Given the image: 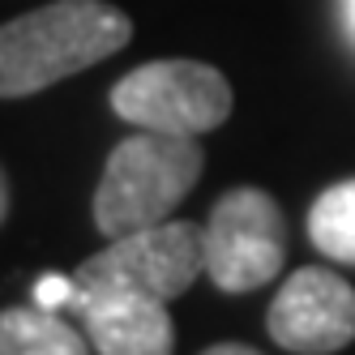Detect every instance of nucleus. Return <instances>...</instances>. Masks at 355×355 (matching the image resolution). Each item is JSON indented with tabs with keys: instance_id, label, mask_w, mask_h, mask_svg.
Masks as SVG:
<instances>
[{
	"instance_id": "9",
	"label": "nucleus",
	"mask_w": 355,
	"mask_h": 355,
	"mask_svg": "<svg viewBox=\"0 0 355 355\" xmlns=\"http://www.w3.org/2000/svg\"><path fill=\"white\" fill-rule=\"evenodd\" d=\"M309 240L329 261L355 266V180L329 184L309 210Z\"/></svg>"
},
{
	"instance_id": "1",
	"label": "nucleus",
	"mask_w": 355,
	"mask_h": 355,
	"mask_svg": "<svg viewBox=\"0 0 355 355\" xmlns=\"http://www.w3.org/2000/svg\"><path fill=\"white\" fill-rule=\"evenodd\" d=\"M133 39L129 13L107 0H52L0 26V98H26L116 56Z\"/></svg>"
},
{
	"instance_id": "8",
	"label": "nucleus",
	"mask_w": 355,
	"mask_h": 355,
	"mask_svg": "<svg viewBox=\"0 0 355 355\" xmlns=\"http://www.w3.org/2000/svg\"><path fill=\"white\" fill-rule=\"evenodd\" d=\"M0 355H86V338L64 317H56V309H5Z\"/></svg>"
},
{
	"instance_id": "6",
	"label": "nucleus",
	"mask_w": 355,
	"mask_h": 355,
	"mask_svg": "<svg viewBox=\"0 0 355 355\" xmlns=\"http://www.w3.org/2000/svg\"><path fill=\"white\" fill-rule=\"evenodd\" d=\"M270 338L295 355H334L355 343V287L325 266H300L266 313Z\"/></svg>"
},
{
	"instance_id": "5",
	"label": "nucleus",
	"mask_w": 355,
	"mask_h": 355,
	"mask_svg": "<svg viewBox=\"0 0 355 355\" xmlns=\"http://www.w3.org/2000/svg\"><path fill=\"white\" fill-rule=\"evenodd\" d=\"M201 236H206V274L227 295L266 287L287 261V218L266 189L223 193Z\"/></svg>"
},
{
	"instance_id": "13",
	"label": "nucleus",
	"mask_w": 355,
	"mask_h": 355,
	"mask_svg": "<svg viewBox=\"0 0 355 355\" xmlns=\"http://www.w3.org/2000/svg\"><path fill=\"white\" fill-rule=\"evenodd\" d=\"M347 21H351V35H355V0H347Z\"/></svg>"
},
{
	"instance_id": "3",
	"label": "nucleus",
	"mask_w": 355,
	"mask_h": 355,
	"mask_svg": "<svg viewBox=\"0 0 355 355\" xmlns=\"http://www.w3.org/2000/svg\"><path fill=\"white\" fill-rule=\"evenodd\" d=\"M112 112L150 133L201 137L232 116V82L201 60H150L112 86Z\"/></svg>"
},
{
	"instance_id": "7",
	"label": "nucleus",
	"mask_w": 355,
	"mask_h": 355,
	"mask_svg": "<svg viewBox=\"0 0 355 355\" xmlns=\"http://www.w3.org/2000/svg\"><path fill=\"white\" fill-rule=\"evenodd\" d=\"M73 309L86 321V338L98 355H171L175 329L167 300L141 291H73Z\"/></svg>"
},
{
	"instance_id": "4",
	"label": "nucleus",
	"mask_w": 355,
	"mask_h": 355,
	"mask_svg": "<svg viewBox=\"0 0 355 355\" xmlns=\"http://www.w3.org/2000/svg\"><path fill=\"white\" fill-rule=\"evenodd\" d=\"M206 274V236L197 223H155L116 236L103 252L73 270V291H141L155 300L184 295Z\"/></svg>"
},
{
	"instance_id": "12",
	"label": "nucleus",
	"mask_w": 355,
	"mask_h": 355,
	"mask_svg": "<svg viewBox=\"0 0 355 355\" xmlns=\"http://www.w3.org/2000/svg\"><path fill=\"white\" fill-rule=\"evenodd\" d=\"M9 218V180H5V171H0V223Z\"/></svg>"
},
{
	"instance_id": "10",
	"label": "nucleus",
	"mask_w": 355,
	"mask_h": 355,
	"mask_svg": "<svg viewBox=\"0 0 355 355\" xmlns=\"http://www.w3.org/2000/svg\"><path fill=\"white\" fill-rule=\"evenodd\" d=\"M73 300V278H39V287H35V304L39 309H60V304Z\"/></svg>"
},
{
	"instance_id": "11",
	"label": "nucleus",
	"mask_w": 355,
	"mask_h": 355,
	"mask_svg": "<svg viewBox=\"0 0 355 355\" xmlns=\"http://www.w3.org/2000/svg\"><path fill=\"white\" fill-rule=\"evenodd\" d=\"M201 355H261V351H252V347H244V343H218V347L201 351Z\"/></svg>"
},
{
	"instance_id": "2",
	"label": "nucleus",
	"mask_w": 355,
	"mask_h": 355,
	"mask_svg": "<svg viewBox=\"0 0 355 355\" xmlns=\"http://www.w3.org/2000/svg\"><path fill=\"white\" fill-rule=\"evenodd\" d=\"M201 155L197 137L175 133H133L124 137L103 167V180L94 189V227L107 240L141 232V227L167 223V214L180 206L201 180Z\"/></svg>"
}]
</instances>
